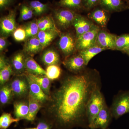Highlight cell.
Listing matches in <instances>:
<instances>
[{
  "mask_svg": "<svg viewBox=\"0 0 129 129\" xmlns=\"http://www.w3.org/2000/svg\"><path fill=\"white\" fill-rule=\"evenodd\" d=\"M102 83L99 73L95 70H88L66 76L50 94L44 119L53 129H90L87 105L95 90L102 88Z\"/></svg>",
  "mask_w": 129,
  "mask_h": 129,
  "instance_id": "obj_1",
  "label": "cell"
},
{
  "mask_svg": "<svg viewBox=\"0 0 129 129\" xmlns=\"http://www.w3.org/2000/svg\"><path fill=\"white\" fill-rule=\"evenodd\" d=\"M109 108L113 118L115 119L129 113V90L118 92L113 98Z\"/></svg>",
  "mask_w": 129,
  "mask_h": 129,
  "instance_id": "obj_2",
  "label": "cell"
},
{
  "mask_svg": "<svg viewBox=\"0 0 129 129\" xmlns=\"http://www.w3.org/2000/svg\"><path fill=\"white\" fill-rule=\"evenodd\" d=\"M101 89V88H98L95 90L92 93L87 105L86 114L89 129L97 115L106 103Z\"/></svg>",
  "mask_w": 129,
  "mask_h": 129,
  "instance_id": "obj_3",
  "label": "cell"
},
{
  "mask_svg": "<svg viewBox=\"0 0 129 129\" xmlns=\"http://www.w3.org/2000/svg\"><path fill=\"white\" fill-rule=\"evenodd\" d=\"M14 96L19 99L28 97L29 94V86L26 75H17L10 83Z\"/></svg>",
  "mask_w": 129,
  "mask_h": 129,
  "instance_id": "obj_4",
  "label": "cell"
},
{
  "mask_svg": "<svg viewBox=\"0 0 129 129\" xmlns=\"http://www.w3.org/2000/svg\"><path fill=\"white\" fill-rule=\"evenodd\" d=\"M77 13L73 11L66 8L56 9L54 12V17L59 27L67 29L73 25Z\"/></svg>",
  "mask_w": 129,
  "mask_h": 129,
  "instance_id": "obj_5",
  "label": "cell"
},
{
  "mask_svg": "<svg viewBox=\"0 0 129 129\" xmlns=\"http://www.w3.org/2000/svg\"><path fill=\"white\" fill-rule=\"evenodd\" d=\"M100 29L98 26L95 25L92 29L77 38L76 41V50L79 51L82 50L96 45L97 36Z\"/></svg>",
  "mask_w": 129,
  "mask_h": 129,
  "instance_id": "obj_6",
  "label": "cell"
},
{
  "mask_svg": "<svg viewBox=\"0 0 129 129\" xmlns=\"http://www.w3.org/2000/svg\"><path fill=\"white\" fill-rule=\"evenodd\" d=\"M113 118L110 108L106 103L95 118L90 129L108 128Z\"/></svg>",
  "mask_w": 129,
  "mask_h": 129,
  "instance_id": "obj_7",
  "label": "cell"
},
{
  "mask_svg": "<svg viewBox=\"0 0 129 129\" xmlns=\"http://www.w3.org/2000/svg\"><path fill=\"white\" fill-rule=\"evenodd\" d=\"M16 13L14 10L9 11L6 16L1 19L0 28L2 36L7 37L13 34L17 28L16 27Z\"/></svg>",
  "mask_w": 129,
  "mask_h": 129,
  "instance_id": "obj_8",
  "label": "cell"
},
{
  "mask_svg": "<svg viewBox=\"0 0 129 129\" xmlns=\"http://www.w3.org/2000/svg\"><path fill=\"white\" fill-rule=\"evenodd\" d=\"M63 63L67 69L75 74L83 73L87 65L83 57L79 54L67 57Z\"/></svg>",
  "mask_w": 129,
  "mask_h": 129,
  "instance_id": "obj_9",
  "label": "cell"
},
{
  "mask_svg": "<svg viewBox=\"0 0 129 129\" xmlns=\"http://www.w3.org/2000/svg\"><path fill=\"white\" fill-rule=\"evenodd\" d=\"M76 40L69 33L61 34L58 46L60 50L67 57L74 53L76 47Z\"/></svg>",
  "mask_w": 129,
  "mask_h": 129,
  "instance_id": "obj_10",
  "label": "cell"
},
{
  "mask_svg": "<svg viewBox=\"0 0 129 129\" xmlns=\"http://www.w3.org/2000/svg\"><path fill=\"white\" fill-rule=\"evenodd\" d=\"M117 37L115 35L100 29L97 36L96 45L106 50H115Z\"/></svg>",
  "mask_w": 129,
  "mask_h": 129,
  "instance_id": "obj_11",
  "label": "cell"
},
{
  "mask_svg": "<svg viewBox=\"0 0 129 129\" xmlns=\"http://www.w3.org/2000/svg\"><path fill=\"white\" fill-rule=\"evenodd\" d=\"M76 32V39L92 29L95 25L84 16L77 14L73 24Z\"/></svg>",
  "mask_w": 129,
  "mask_h": 129,
  "instance_id": "obj_12",
  "label": "cell"
},
{
  "mask_svg": "<svg viewBox=\"0 0 129 129\" xmlns=\"http://www.w3.org/2000/svg\"><path fill=\"white\" fill-rule=\"evenodd\" d=\"M109 13L101 7H97L88 13V17L101 27L104 28L108 22Z\"/></svg>",
  "mask_w": 129,
  "mask_h": 129,
  "instance_id": "obj_13",
  "label": "cell"
},
{
  "mask_svg": "<svg viewBox=\"0 0 129 129\" xmlns=\"http://www.w3.org/2000/svg\"><path fill=\"white\" fill-rule=\"evenodd\" d=\"M99 5L109 12L123 11L129 7L123 0H100Z\"/></svg>",
  "mask_w": 129,
  "mask_h": 129,
  "instance_id": "obj_14",
  "label": "cell"
},
{
  "mask_svg": "<svg viewBox=\"0 0 129 129\" xmlns=\"http://www.w3.org/2000/svg\"><path fill=\"white\" fill-rule=\"evenodd\" d=\"M11 63L4 56L0 57V84L2 86L8 83L13 74Z\"/></svg>",
  "mask_w": 129,
  "mask_h": 129,
  "instance_id": "obj_15",
  "label": "cell"
},
{
  "mask_svg": "<svg viewBox=\"0 0 129 129\" xmlns=\"http://www.w3.org/2000/svg\"><path fill=\"white\" fill-rule=\"evenodd\" d=\"M26 57L24 53L19 52L14 55L11 64L13 72L17 75L25 74V61Z\"/></svg>",
  "mask_w": 129,
  "mask_h": 129,
  "instance_id": "obj_16",
  "label": "cell"
},
{
  "mask_svg": "<svg viewBox=\"0 0 129 129\" xmlns=\"http://www.w3.org/2000/svg\"><path fill=\"white\" fill-rule=\"evenodd\" d=\"M26 75L28 82L29 94L43 104L46 103L49 100V97L46 95L40 86L36 82L29 78Z\"/></svg>",
  "mask_w": 129,
  "mask_h": 129,
  "instance_id": "obj_17",
  "label": "cell"
},
{
  "mask_svg": "<svg viewBox=\"0 0 129 129\" xmlns=\"http://www.w3.org/2000/svg\"><path fill=\"white\" fill-rule=\"evenodd\" d=\"M43 48L37 36L28 39L24 48V52L30 56H33L41 51Z\"/></svg>",
  "mask_w": 129,
  "mask_h": 129,
  "instance_id": "obj_18",
  "label": "cell"
},
{
  "mask_svg": "<svg viewBox=\"0 0 129 129\" xmlns=\"http://www.w3.org/2000/svg\"><path fill=\"white\" fill-rule=\"evenodd\" d=\"M27 98L29 103V112L25 120L33 122L34 121L37 113L43 104L30 94H29Z\"/></svg>",
  "mask_w": 129,
  "mask_h": 129,
  "instance_id": "obj_19",
  "label": "cell"
},
{
  "mask_svg": "<svg viewBox=\"0 0 129 129\" xmlns=\"http://www.w3.org/2000/svg\"><path fill=\"white\" fill-rule=\"evenodd\" d=\"M29 112L28 100L17 101L14 103V113L15 118L25 119Z\"/></svg>",
  "mask_w": 129,
  "mask_h": 129,
  "instance_id": "obj_20",
  "label": "cell"
},
{
  "mask_svg": "<svg viewBox=\"0 0 129 129\" xmlns=\"http://www.w3.org/2000/svg\"><path fill=\"white\" fill-rule=\"evenodd\" d=\"M26 74L36 75H46V71L31 56L26 57L25 61Z\"/></svg>",
  "mask_w": 129,
  "mask_h": 129,
  "instance_id": "obj_21",
  "label": "cell"
},
{
  "mask_svg": "<svg viewBox=\"0 0 129 129\" xmlns=\"http://www.w3.org/2000/svg\"><path fill=\"white\" fill-rule=\"evenodd\" d=\"M25 75L36 82L46 95L50 96L51 86V80L46 75H36L28 73Z\"/></svg>",
  "mask_w": 129,
  "mask_h": 129,
  "instance_id": "obj_22",
  "label": "cell"
},
{
  "mask_svg": "<svg viewBox=\"0 0 129 129\" xmlns=\"http://www.w3.org/2000/svg\"><path fill=\"white\" fill-rule=\"evenodd\" d=\"M60 32L54 30H39L37 37L39 40L43 49L48 46Z\"/></svg>",
  "mask_w": 129,
  "mask_h": 129,
  "instance_id": "obj_23",
  "label": "cell"
},
{
  "mask_svg": "<svg viewBox=\"0 0 129 129\" xmlns=\"http://www.w3.org/2000/svg\"><path fill=\"white\" fill-rule=\"evenodd\" d=\"M40 30H54L60 32L53 18L50 16L42 17L37 20Z\"/></svg>",
  "mask_w": 129,
  "mask_h": 129,
  "instance_id": "obj_24",
  "label": "cell"
},
{
  "mask_svg": "<svg viewBox=\"0 0 129 129\" xmlns=\"http://www.w3.org/2000/svg\"><path fill=\"white\" fill-rule=\"evenodd\" d=\"M41 60L44 64L47 66L58 64L60 62V56L56 51L49 49L43 53Z\"/></svg>",
  "mask_w": 129,
  "mask_h": 129,
  "instance_id": "obj_25",
  "label": "cell"
},
{
  "mask_svg": "<svg viewBox=\"0 0 129 129\" xmlns=\"http://www.w3.org/2000/svg\"><path fill=\"white\" fill-rule=\"evenodd\" d=\"M104 50H106L96 45L94 46L79 51V54L83 57L86 64L87 65L90 61L95 56Z\"/></svg>",
  "mask_w": 129,
  "mask_h": 129,
  "instance_id": "obj_26",
  "label": "cell"
},
{
  "mask_svg": "<svg viewBox=\"0 0 129 129\" xmlns=\"http://www.w3.org/2000/svg\"><path fill=\"white\" fill-rule=\"evenodd\" d=\"M14 96L10 83L1 86L0 90V102L2 105L9 104Z\"/></svg>",
  "mask_w": 129,
  "mask_h": 129,
  "instance_id": "obj_27",
  "label": "cell"
},
{
  "mask_svg": "<svg viewBox=\"0 0 129 129\" xmlns=\"http://www.w3.org/2000/svg\"><path fill=\"white\" fill-rule=\"evenodd\" d=\"M59 5L63 8L75 11L84 8L82 0H60Z\"/></svg>",
  "mask_w": 129,
  "mask_h": 129,
  "instance_id": "obj_28",
  "label": "cell"
},
{
  "mask_svg": "<svg viewBox=\"0 0 129 129\" xmlns=\"http://www.w3.org/2000/svg\"><path fill=\"white\" fill-rule=\"evenodd\" d=\"M20 119L13 118L11 114L4 113L0 117V128L7 129L14 123H17Z\"/></svg>",
  "mask_w": 129,
  "mask_h": 129,
  "instance_id": "obj_29",
  "label": "cell"
},
{
  "mask_svg": "<svg viewBox=\"0 0 129 129\" xmlns=\"http://www.w3.org/2000/svg\"><path fill=\"white\" fill-rule=\"evenodd\" d=\"M129 47V34L117 36L115 50L123 52Z\"/></svg>",
  "mask_w": 129,
  "mask_h": 129,
  "instance_id": "obj_30",
  "label": "cell"
},
{
  "mask_svg": "<svg viewBox=\"0 0 129 129\" xmlns=\"http://www.w3.org/2000/svg\"><path fill=\"white\" fill-rule=\"evenodd\" d=\"M46 71V76L51 80L58 79L61 73V68L57 64H53L47 66Z\"/></svg>",
  "mask_w": 129,
  "mask_h": 129,
  "instance_id": "obj_31",
  "label": "cell"
},
{
  "mask_svg": "<svg viewBox=\"0 0 129 129\" xmlns=\"http://www.w3.org/2000/svg\"><path fill=\"white\" fill-rule=\"evenodd\" d=\"M24 28L26 32L27 39L37 36L40 30L37 20L31 21Z\"/></svg>",
  "mask_w": 129,
  "mask_h": 129,
  "instance_id": "obj_32",
  "label": "cell"
},
{
  "mask_svg": "<svg viewBox=\"0 0 129 129\" xmlns=\"http://www.w3.org/2000/svg\"><path fill=\"white\" fill-rule=\"evenodd\" d=\"M29 6L33 9L34 14L40 15L46 11L48 9L47 4H43L37 1H33L29 3Z\"/></svg>",
  "mask_w": 129,
  "mask_h": 129,
  "instance_id": "obj_33",
  "label": "cell"
},
{
  "mask_svg": "<svg viewBox=\"0 0 129 129\" xmlns=\"http://www.w3.org/2000/svg\"><path fill=\"white\" fill-rule=\"evenodd\" d=\"M34 14V11L29 6L23 5L20 9L19 19L21 21H25L32 18Z\"/></svg>",
  "mask_w": 129,
  "mask_h": 129,
  "instance_id": "obj_34",
  "label": "cell"
},
{
  "mask_svg": "<svg viewBox=\"0 0 129 129\" xmlns=\"http://www.w3.org/2000/svg\"><path fill=\"white\" fill-rule=\"evenodd\" d=\"M12 34L14 39L16 41L21 42L27 39L25 28L22 27H19L17 28Z\"/></svg>",
  "mask_w": 129,
  "mask_h": 129,
  "instance_id": "obj_35",
  "label": "cell"
},
{
  "mask_svg": "<svg viewBox=\"0 0 129 129\" xmlns=\"http://www.w3.org/2000/svg\"><path fill=\"white\" fill-rule=\"evenodd\" d=\"M100 0H82L84 8L90 11L99 5Z\"/></svg>",
  "mask_w": 129,
  "mask_h": 129,
  "instance_id": "obj_36",
  "label": "cell"
},
{
  "mask_svg": "<svg viewBox=\"0 0 129 129\" xmlns=\"http://www.w3.org/2000/svg\"><path fill=\"white\" fill-rule=\"evenodd\" d=\"M36 127L37 129H52L50 124L45 119L40 120Z\"/></svg>",
  "mask_w": 129,
  "mask_h": 129,
  "instance_id": "obj_37",
  "label": "cell"
},
{
  "mask_svg": "<svg viewBox=\"0 0 129 129\" xmlns=\"http://www.w3.org/2000/svg\"><path fill=\"white\" fill-rule=\"evenodd\" d=\"M13 0H0V8L4 10L7 8L11 5Z\"/></svg>",
  "mask_w": 129,
  "mask_h": 129,
  "instance_id": "obj_38",
  "label": "cell"
},
{
  "mask_svg": "<svg viewBox=\"0 0 129 129\" xmlns=\"http://www.w3.org/2000/svg\"><path fill=\"white\" fill-rule=\"evenodd\" d=\"M7 37H1L0 38V51H2L6 49L7 46Z\"/></svg>",
  "mask_w": 129,
  "mask_h": 129,
  "instance_id": "obj_39",
  "label": "cell"
},
{
  "mask_svg": "<svg viewBox=\"0 0 129 129\" xmlns=\"http://www.w3.org/2000/svg\"><path fill=\"white\" fill-rule=\"evenodd\" d=\"M123 52L126 53V54H127V55L129 56V47L128 48H127V49L124 51Z\"/></svg>",
  "mask_w": 129,
  "mask_h": 129,
  "instance_id": "obj_40",
  "label": "cell"
},
{
  "mask_svg": "<svg viewBox=\"0 0 129 129\" xmlns=\"http://www.w3.org/2000/svg\"><path fill=\"white\" fill-rule=\"evenodd\" d=\"M24 129H37V127H35V128H27Z\"/></svg>",
  "mask_w": 129,
  "mask_h": 129,
  "instance_id": "obj_41",
  "label": "cell"
},
{
  "mask_svg": "<svg viewBox=\"0 0 129 129\" xmlns=\"http://www.w3.org/2000/svg\"><path fill=\"white\" fill-rule=\"evenodd\" d=\"M127 4H128L129 6V0H127Z\"/></svg>",
  "mask_w": 129,
  "mask_h": 129,
  "instance_id": "obj_42",
  "label": "cell"
},
{
  "mask_svg": "<svg viewBox=\"0 0 129 129\" xmlns=\"http://www.w3.org/2000/svg\"><path fill=\"white\" fill-rule=\"evenodd\" d=\"M107 129H109L108 128H107Z\"/></svg>",
  "mask_w": 129,
  "mask_h": 129,
  "instance_id": "obj_43",
  "label": "cell"
}]
</instances>
